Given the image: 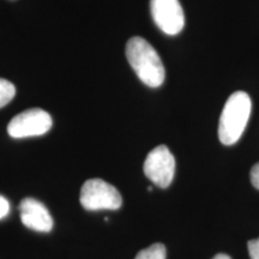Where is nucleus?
Masks as SVG:
<instances>
[{
	"label": "nucleus",
	"instance_id": "obj_6",
	"mask_svg": "<svg viewBox=\"0 0 259 259\" xmlns=\"http://www.w3.org/2000/svg\"><path fill=\"white\" fill-rule=\"evenodd\" d=\"M154 22L164 34L178 35L185 25V16L179 0H151Z\"/></svg>",
	"mask_w": 259,
	"mask_h": 259
},
{
	"label": "nucleus",
	"instance_id": "obj_4",
	"mask_svg": "<svg viewBox=\"0 0 259 259\" xmlns=\"http://www.w3.org/2000/svg\"><path fill=\"white\" fill-rule=\"evenodd\" d=\"M53 120L46 111L31 108L16 115L8 125V134L12 138L36 137L47 134L52 128Z\"/></svg>",
	"mask_w": 259,
	"mask_h": 259
},
{
	"label": "nucleus",
	"instance_id": "obj_12",
	"mask_svg": "<svg viewBox=\"0 0 259 259\" xmlns=\"http://www.w3.org/2000/svg\"><path fill=\"white\" fill-rule=\"evenodd\" d=\"M251 183L255 189L259 190V162L255 163L251 169Z\"/></svg>",
	"mask_w": 259,
	"mask_h": 259
},
{
	"label": "nucleus",
	"instance_id": "obj_2",
	"mask_svg": "<svg viewBox=\"0 0 259 259\" xmlns=\"http://www.w3.org/2000/svg\"><path fill=\"white\" fill-rule=\"evenodd\" d=\"M252 102L245 92H235L227 100L219 122V138L222 144H235L244 134L250 119Z\"/></svg>",
	"mask_w": 259,
	"mask_h": 259
},
{
	"label": "nucleus",
	"instance_id": "obj_3",
	"mask_svg": "<svg viewBox=\"0 0 259 259\" xmlns=\"http://www.w3.org/2000/svg\"><path fill=\"white\" fill-rule=\"evenodd\" d=\"M80 204L89 211L118 210L122 205V198L120 192L111 184L101 179H90L80 190Z\"/></svg>",
	"mask_w": 259,
	"mask_h": 259
},
{
	"label": "nucleus",
	"instance_id": "obj_9",
	"mask_svg": "<svg viewBox=\"0 0 259 259\" xmlns=\"http://www.w3.org/2000/svg\"><path fill=\"white\" fill-rule=\"evenodd\" d=\"M16 95V88L10 80L0 78V108L5 107L14 100Z\"/></svg>",
	"mask_w": 259,
	"mask_h": 259
},
{
	"label": "nucleus",
	"instance_id": "obj_5",
	"mask_svg": "<svg viewBox=\"0 0 259 259\" xmlns=\"http://www.w3.org/2000/svg\"><path fill=\"white\" fill-rule=\"evenodd\" d=\"M176 173V158L166 145H158L148 154L144 162V174L151 183L167 189Z\"/></svg>",
	"mask_w": 259,
	"mask_h": 259
},
{
	"label": "nucleus",
	"instance_id": "obj_13",
	"mask_svg": "<svg viewBox=\"0 0 259 259\" xmlns=\"http://www.w3.org/2000/svg\"><path fill=\"white\" fill-rule=\"evenodd\" d=\"M212 259H232V258L225 253H219V254H216Z\"/></svg>",
	"mask_w": 259,
	"mask_h": 259
},
{
	"label": "nucleus",
	"instance_id": "obj_8",
	"mask_svg": "<svg viewBox=\"0 0 259 259\" xmlns=\"http://www.w3.org/2000/svg\"><path fill=\"white\" fill-rule=\"evenodd\" d=\"M167 251L164 245L154 244L148 248L139 251L135 259H166Z\"/></svg>",
	"mask_w": 259,
	"mask_h": 259
},
{
	"label": "nucleus",
	"instance_id": "obj_1",
	"mask_svg": "<svg viewBox=\"0 0 259 259\" xmlns=\"http://www.w3.org/2000/svg\"><path fill=\"white\" fill-rule=\"evenodd\" d=\"M126 58L138 78L150 88L164 82L166 71L156 50L141 36L131 37L126 44Z\"/></svg>",
	"mask_w": 259,
	"mask_h": 259
},
{
	"label": "nucleus",
	"instance_id": "obj_10",
	"mask_svg": "<svg viewBox=\"0 0 259 259\" xmlns=\"http://www.w3.org/2000/svg\"><path fill=\"white\" fill-rule=\"evenodd\" d=\"M247 247L251 259H259V238L248 241Z\"/></svg>",
	"mask_w": 259,
	"mask_h": 259
},
{
	"label": "nucleus",
	"instance_id": "obj_7",
	"mask_svg": "<svg viewBox=\"0 0 259 259\" xmlns=\"http://www.w3.org/2000/svg\"><path fill=\"white\" fill-rule=\"evenodd\" d=\"M22 223L35 232L47 233L53 228V219L41 202L34 198H24L19 204Z\"/></svg>",
	"mask_w": 259,
	"mask_h": 259
},
{
	"label": "nucleus",
	"instance_id": "obj_11",
	"mask_svg": "<svg viewBox=\"0 0 259 259\" xmlns=\"http://www.w3.org/2000/svg\"><path fill=\"white\" fill-rule=\"evenodd\" d=\"M10 212L9 200L0 194V220L5 219Z\"/></svg>",
	"mask_w": 259,
	"mask_h": 259
}]
</instances>
